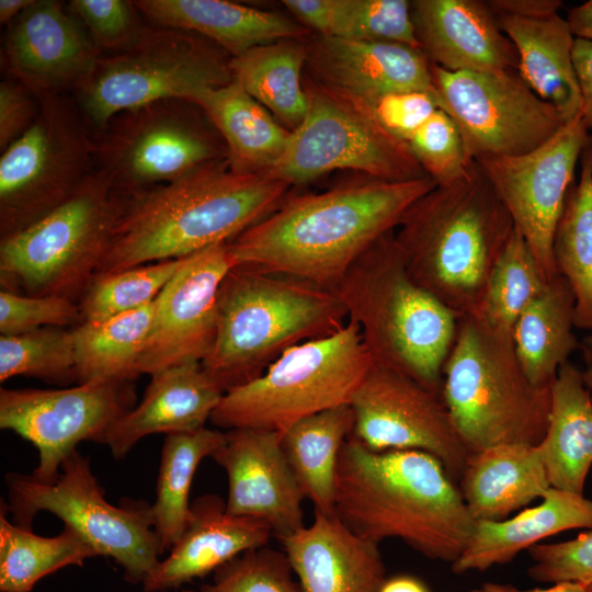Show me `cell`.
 <instances>
[{
    "label": "cell",
    "mask_w": 592,
    "mask_h": 592,
    "mask_svg": "<svg viewBox=\"0 0 592 592\" xmlns=\"http://www.w3.org/2000/svg\"><path fill=\"white\" fill-rule=\"evenodd\" d=\"M374 361L358 326L297 344L259 377L226 391L210 422L228 430L260 429L284 433L297 421L344 405Z\"/></svg>",
    "instance_id": "obj_9"
},
{
    "label": "cell",
    "mask_w": 592,
    "mask_h": 592,
    "mask_svg": "<svg viewBox=\"0 0 592 592\" xmlns=\"http://www.w3.org/2000/svg\"><path fill=\"white\" fill-rule=\"evenodd\" d=\"M351 407L353 436L368 448L418 449L437 458L459 480L469 455L442 394L396 368L373 363Z\"/></svg>",
    "instance_id": "obj_18"
},
{
    "label": "cell",
    "mask_w": 592,
    "mask_h": 592,
    "mask_svg": "<svg viewBox=\"0 0 592 592\" xmlns=\"http://www.w3.org/2000/svg\"><path fill=\"white\" fill-rule=\"evenodd\" d=\"M33 2L34 0H1L0 23L8 26Z\"/></svg>",
    "instance_id": "obj_56"
},
{
    "label": "cell",
    "mask_w": 592,
    "mask_h": 592,
    "mask_svg": "<svg viewBox=\"0 0 592 592\" xmlns=\"http://www.w3.org/2000/svg\"><path fill=\"white\" fill-rule=\"evenodd\" d=\"M573 328L574 297L568 282L557 275L521 312L511 333L533 384L551 387L560 366L580 349Z\"/></svg>",
    "instance_id": "obj_33"
},
{
    "label": "cell",
    "mask_w": 592,
    "mask_h": 592,
    "mask_svg": "<svg viewBox=\"0 0 592 592\" xmlns=\"http://www.w3.org/2000/svg\"><path fill=\"white\" fill-rule=\"evenodd\" d=\"M272 535L264 522L230 514L218 496L198 497L168 557L143 581L144 592L175 589L203 578L241 554L266 546Z\"/></svg>",
    "instance_id": "obj_24"
},
{
    "label": "cell",
    "mask_w": 592,
    "mask_h": 592,
    "mask_svg": "<svg viewBox=\"0 0 592 592\" xmlns=\"http://www.w3.org/2000/svg\"><path fill=\"white\" fill-rule=\"evenodd\" d=\"M590 143L580 160L578 181L571 186L553 240L557 274L574 297V327L592 330V164Z\"/></svg>",
    "instance_id": "obj_38"
},
{
    "label": "cell",
    "mask_w": 592,
    "mask_h": 592,
    "mask_svg": "<svg viewBox=\"0 0 592 592\" xmlns=\"http://www.w3.org/2000/svg\"><path fill=\"white\" fill-rule=\"evenodd\" d=\"M278 539L304 592H379L386 580L378 545L335 514L315 512L310 525Z\"/></svg>",
    "instance_id": "obj_25"
},
{
    "label": "cell",
    "mask_w": 592,
    "mask_h": 592,
    "mask_svg": "<svg viewBox=\"0 0 592 592\" xmlns=\"http://www.w3.org/2000/svg\"><path fill=\"white\" fill-rule=\"evenodd\" d=\"M308 46L310 78L365 103L408 91L428 92L440 100L431 62L419 48L325 35Z\"/></svg>",
    "instance_id": "obj_22"
},
{
    "label": "cell",
    "mask_w": 592,
    "mask_h": 592,
    "mask_svg": "<svg viewBox=\"0 0 592 592\" xmlns=\"http://www.w3.org/2000/svg\"><path fill=\"white\" fill-rule=\"evenodd\" d=\"M136 401L132 382L90 380L64 389L0 390V428L31 442L38 464L31 476L53 481L82 441L100 442Z\"/></svg>",
    "instance_id": "obj_17"
},
{
    "label": "cell",
    "mask_w": 592,
    "mask_h": 592,
    "mask_svg": "<svg viewBox=\"0 0 592 592\" xmlns=\"http://www.w3.org/2000/svg\"><path fill=\"white\" fill-rule=\"evenodd\" d=\"M572 59L581 94V115L592 144V42L576 37Z\"/></svg>",
    "instance_id": "obj_51"
},
{
    "label": "cell",
    "mask_w": 592,
    "mask_h": 592,
    "mask_svg": "<svg viewBox=\"0 0 592 592\" xmlns=\"http://www.w3.org/2000/svg\"><path fill=\"white\" fill-rule=\"evenodd\" d=\"M542 499L513 517L475 521L463 551L451 565L453 572L486 571L563 531L592 530V500L583 494L551 487Z\"/></svg>",
    "instance_id": "obj_28"
},
{
    "label": "cell",
    "mask_w": 592,
    "mask_h": 592,
    "mask_svg": "<svg viewBox=\"0 0 592 592\" xmlns=\"http://www.w3.org/2000/svg\"><path fill=\"white\" fill-rule=\"evenodd\" d=\"M353 430L352 407L344 405L308 415L281 434L289 466L315 512L334 514L339 457Z\"/></svg>",
    "instance_id": "obj_34"
},
{
    "label": "cell",
    "mask_w": 592,
    "mask_h": 592,
    "mask_svg": "<svg viewBox=\"0 0 592 592\" xmlns=\"http://www.w3.org/2000/svg\"><path fill=\"white\" fill-rule=\"evenodd\" d=\"M102 55L82 23L57 0H34L7 26L9 77L35 94L76 92Z\"/></svg>",
    "instance_id": "obj_20"
},
{
    "label": "cell",
    "mask_w": 592,
    "mask_h": 592,
    "mask_svg": "<svg viewBox=\"0 0 592 592\" xmlns=\"http://www.w3.org/2000/svg\"><path fill=\"white\" fill-rule=\"evenodd\" d=\"M406 145L436 185H446L460 179L475 164L457 125L441 109L433 113Z\"/></svg>",
    "instance_id": "obj_44"
},
{
    "label": "cell",
    "mask_w": 592,
    "mask_h": 592,
    "mask_svg": "<svg viewBox=\"0 0 592 592\" xmlns=\"http://www.w3.org/2000/svg\"><path fill=\"white\" fill-rule=\"evenodd\" d=\"M590 143L579 114L527 153L476 161L547 282L558 275L553 258L554 234L567 195L576 182L578 162Z\"/></svg>",
    "instance_id": "obj_16"
},
{
    "label": "cell",
    "mask_w": 592,
    "mask_h": 592,
    "mask_svg": "<svg viewBox=\"0 0 592 592\" xmlns=\"http://www.w3.org/2000/svg\"><path fill=\"white\" fill-rule=\"evenodd\" d=\"M334 514L372 543L397 538L451 565L475 525L437 458L418 449L376 452L353 435L339 457Z\"/></svg>",
    "instance_id": "obj_3"
},
{
    "label": "cell",
    "mask_w": 592,
    "mask_h": 592,
    "mask_svg": "<svg viewBox=\"0 0 592 592\" xmlns=\"http://www.w3.org/2000/svg\"><path fill=\"white\" fill-rule=\"evenodd\" d=\"M460 493L475 521H500L551 488L539 445L504 444L470 453Z\"/></svg>",
    "instance_id": "obj_29"
},
{
    "label": "cell",
    "mask_w": 592,
    "mask_h": 592,
    "mask_svg": "<svg viewBox=\"0 0 592 592\" xmlns=\"http://www.w3.org/2000/svg\"><path fill=\"white\" fill-rule=\"evenodd\" d=\"M235 267L228 242L189 255L155 300L150 333L140 361V373L202 363L217 332L220 285Z\"/></svg>",
    "instance_id": "obj_19"
},
{
    "label": "cell",
    "mask_w": 592,
    "mask_h": 592,
    "mask_svg": "<svg viewBox=\"0 0 592 592\" xmlns=\"http://www.w3.org/2000/svg\"><path fill=\"white\" fill-rule=\"evenodd\" d=\"M591 164H592V147H591Z\"/></svg>",
    "instance_id": "obj_59"
},
{
    "label": "cell",
    "mask_w": 592,
    "mask_h": 592,
    "mask_svg": "<svg viewBox=\"0 0 592 592\" xmlns=\"http://www.w3.org/2000/svg\"><path fill=\"white\" fill-rule=\"evenodd\" d=\"M197 107L167 99L119 113L95 139L98 168L116 191L133 195L227 159L225 144L202 123Z\"/></svg>",
    "instance_id": "obj_14"
},
{
    "label": "cell",
    "mask_w": 592,
    "mask_h": 592,
    "mask_svg": "<svg viewBox=\"0 0 592 592\" xmlns=\"http://www.w3.org/2000/svg\"><path fill=\"white\" fill-rule=\"evenodd\" d=\"M183 592H304L286 555L266 546L248 550L215 571L212 583Z\"/></svg>",
    "instance_id": "obj_45"
},
{
    "label": "cell",
    "mask_w": 592,
    "mask_h": 592,
    "mask_svg": "<svg viewBox=\"0 0 592 592\" xmlns=\"http://www.w3.org/2000/svg\"><path fill=\"white\" fill-rule=\"evenodd\" d=\"M435 89L470 157H512L547 141L567 122L516 70L448 71L431 64Z\"/></svg>",
    "instance_id": "obj_15"
},
{
    "label": "cell",
    "mask_w": 592,
    "mask_h": 592,
    "mask_svg": "<svg viewBox=\"0 0 592 592\" xmlns=\"http://www.w3.org/2000/svg\"><path fill=\"white\" fill-rule=\"evenodd\" d=\"M367 104L382 126L405 144L441 109L439 98L421 91L391 93Z\"/></svg>",
    "instance_id": "obj_49"
},
{
    "label": "cell",
    "mask_w": 592,
    "mask_h": 592,
    "mask_svg": "<svg viewBox=\"0 0 592 592\" xmlns=\"http://www.w3.org/2000/svg\"><path fill=\"white\" fill-rule=\"evenodd\" d=\"M134 4L152 25L195 33L231 57L309 34L301 23L282 14L226 0H137Z\"/></svg>",
    "instance_id": "obj_27"
},
{
    "label": "cell",
    "mask_w": 592,
    "mask_h": 592,
    "mask_svg": "<svg viewBox=\"0 0 592 592\" xmlns=\"http://www.w3.org/2000/svg\"><path fill=\"white\" fill-rule=\"evenodd\" d=\"M566 19L574 37L592 42V0L573 7Z\"/></svg>",
    "instance_id": "obj_53"
},
{
    "label": "cell",
    "mask_w": 592,
    "mask_h": 592,
    "mask_svg": "<svg viewBox=\"0 0 592 592\" xmlns=\"http://www.w3.org/2000/svg\"><path fill=\"white\" fill-rule=\"evenodd\" d=\"M550 486L583 494L592 467V399L582 371L567 362L550 387V414L539 444Z\"/></svg>",
    "instance_id": "obj_32"
},
{
    "label": "cell",
    "mask_w": 592,
    "mask_h": 592,
    "mask_svg": "<svg viewBox=\"0 0 592 592\" xmlns=\"http://www.w3.org/2000/svg\"><path fill=\"white\" fill-rule=\"evenodd\" d=\"M212 458L226 471L230 514L260 520L277 538L304 524L305 496L282 446L281 433L232 429Z\"/></svg>",
    "instance_id": "obj_21"
},
{
    "label": "cell",
    "mask_w": 592,
    "mask_h": 592,
    "mask_svg": "<svg viewBox=\"0 0 592 592\" xmlns=\"http://www.w3.org/2000/svg\"><path fill=\"white\" fill-rule=\"evenodd\" d=\"M5 483L10 499L7 509L19 526L32 530L39 511L50 512L81 535L96 556L111 557L121 565L125 579L133 583H143L159 563L161 549L151 505L143 501L124 506L107 502L89 458L77 449L65 459L53 481L10 473Z\"/></svg>",
    "instance_id": "obj_11"
},
{
    "label": "cell",
    "mask_w": 592,
    "mask_h": 592,
    "mask_svg": "<svg viewBox=\"0 0 592 592\" xmlns=\"http://www.w3.org/2000/svg\"><path fill=\"white\" fill-rule=\"evenodd\" d=\"M587 592H592V582L585 587Z\"/></svg>",
    "instance_id": "obj_58"
},
{
    "label": "cell",
    "mask_w": 592,
    "mask_h": 592,
    "mask_svg": "<svg viewBox=\"0 0 592 592\" xmlns=\"http://www.w3.org/2000/svg\"><path fill=\"white\" fill-rule=\"evenodd\" d=\"M219 430L206 426L164 437L151 505L153 528L161 554L170 550L181 536L190 512V491L194 474L205 457H212L225 443Z\"/></svg>",
    "instance_id": "obj_39"
},
{
    "label": "cell",
    "mask_w": 592,
    "mask_h": 592,
    "mask_svg": "<svg viewBox=\"0 0 592 592\" xmlns=\"http://www.w3.org/2000/svg\"><path fill=\"white\" fill-rule=\"evenodd\" d=\"M379 592H430L429 589L417 578L410 576H397L386 579Z\"/></svg>",
    "instance_id": "obj_55"
},
{
    "label": "cell",
    "mask_w": 592,
    "mask_h": 592,
    "mask_svg": "<svg viewBox=\"0 0 592 592\" xmlns=\"http://www.w3.org/2000/svg\"><path fill=\"white\" fill-rule=\"evenodd\" d=\"M5 505L0 514V591L30 592L45 576L67 566H82L96 556L93 548L73 528L65 525L53 537L38 536L32 530L11 523Z\"/></svg>",
    "instance_id": "obj_40"
},
{
    "label": "cell",
    "mask_w": 592,
    "mask_h": 592,
    "mask_svg": "<svg viewBox=\"0 0 592 592\" xmlns=\"http://www.w3.org/2000/svg\"><path fill=\"white\" fill-rule=\"evenodd\" d=\"M513 44L517 73L543 100L569 121L581 114V94L573 66L574 35L558 14L539 19L494 16Z\"/></svg>",
    "instance_id": "obj_30"
},
{
    "label": "cell",
    "mask_w": 592,
    "mask_h": 592,
    "mask_svg": "<svg viewBox=\"0 0 592 592\" xmlns=\"http://www.w3.org/2000/svg\"><path fill=\"white\" fill-rule=\"evenodd\" d=\"M126 200L98 168L65 202L1 237L2 289L81 299L107 251Z\"/></svg>",
    "instance_id": "obj_8"
},
{
    "label": "cell",
    "mask_w": 592,
    "mask_h": 592,
    "mask_svg": "<svg viewBox=\"0 0 592 592\" xmlns=\"http://www.w3.org/2000/svg\"><path fill=\"white\" fill-rule=\"evenodd\" d=\"M36 95L35 121L1 152V237L49 213L98 169L95 139L76 100L66 93Z\"/></svg>",
    "instance_id": "obj_13"
},
{
    "label": "cell",
    "mask_w": 592,
    "mask_h": 592,
    "mask_svg": "<svg viewBox=\"0 0 592 592\" xmlns=\"http://www.w3.org/2000/svg\"><path fill=\"white\" fill-rule=\"evenodd\" d=\"M546 283L530 247L514 227L490 274L481 305L474 315L496 329L512 333L521 312Z\"/></svg>",
    "instance_id": "obj_41"
},
{
    "label": "cell",
    "mask_w": 592,
    "mask_h": 592,
    "mask_svg": "<svg viewBox=\"0 0 592 592\" xmlns=\"http://www.w3.org/2000/svg\"><path fill=\"white\" fill-rule=\"evenodd\" d=\"M221 50L195 33L146 25L127 48L101 55L75 100L87 125L101 133L125 111L167 99L192 101L230 83V58Z\"/></svg>",
    "instance_id": "obj_10"
},
{
    "label": "cell",
    "mask_w": 592,
    "mask_h": 592,
    "mask_svg": "<svg viewBox=\"0 0 592 592\" xmlns=\"http://www.w3.org/2000/svg\"><path fill=\"white\" fill-rule=\"evenodd\" d=\"M436 186L429 175L364 182L285 198L228 242L235 266L280 274L335 291L352 264L394 231L406 212Z\"/></svg>",
    "instance_id": "obj_1"
},
{
    "label": "cell",
    "mask_w": 592,
    "mask_h": 592,
    "mask_svg": "<svg viewBox=\"0 0 592 592\" xmlns=\"http://www.w3.org/2000/svg\"><path fill=\"white\" fill-rule=\"evenodd\" d=\"M580 350L585 363V368L582 371V377L592 399V334L585 337L580 342Z\"/></svg>",
    "instance_id": "obj_57"
},
{
    "label": "cell",
    "mask_w": 592,
    "mask_h": 592,
    "mask_svg": "<svg viewBox=\"0 0 592 592\" xmlns=\"http://www.w3.org/2000/svg\"><path fill=\"white\" fill-rule=\"evenodd\" d=\"M411 16L431 64L448 71L517 69L515 48L486 1L415 0Z\"/></svg>",
    "instance_id": "obj_23"
},
{
    "label": "cell",
    "mask_w": 592,
    "mask_h": 592,
    "mask_svg": "<svg viewBox=\"0 0 592 592\" xmlns=\"http://www.w3.org/2000/svg\"><path fill=\"white\" fill-rule=\"evenodd\" d=\"M470 592H587L584 585L576 582L551 584L547 589L520 590L511 584L486 582Z\"/></svg>",
    "instance_id": "obj_54"
},
{
    "label": "cell",
    "mask_w": 592,
    "mask_h": 592,
    "mask_svg": "<svg viewBox=\"0 0 592 592\" xmlns=\"http://www.w3.org/2000/svg\"><path fill=\"white\" fill-rule=\"evenodd\" d=\"M308 30L319 35L400 43L420 48L407 0H284Z\"/></svg>",
    "instance_id": "obj_36"
},
{
    "label": "cell",
    "mask_w": 592,
    "mask_h": 592,
    "mask_svg": "<svg viewBox=\"0 0 592 592\" xmlns=\"http://www.w3.org/2000/svg\"><path fill=\"white\" fill-rule=\"evenodd\" d=\"M72 328L46 327L0 337V380L15 376L47 382L77 380Z\"/></svg>",
    "instance_id": "obj_43"
},
{
    "label": "cell",
    "mask_w": 592,
    "mask_h": 592,
    "mask_svg": "<svg viewBox=\"0 0 592 592\" xmlns=\"http://www.w3.org/2000/svg\"><path fill=\"white\" fill-rule=\"evenodd\" d=\"M308 52V44L284 39L257 46L229 60L232 81L291 132L299 127L307 112L301 70Z\"/></svg>",
    "instance_id": "obj_35"
},
{
    "label": "cell",
    "mask_w": 592,
    "mask_h": 592,
    "mask_svg": "<svg viewBox=\"0 0 592 592\" xmlns=\"http://www.w3.org/2000/svg\"><path fill=\"white\" fill-rule=\"evenodd\" d=\"M67 7L101 50L113 53L127 48L146 26L134 1L71 0Z\"/></svg>",
    "instance_id": "obj_47"
},
{
    "label": "cell",
    "mask_w": 592,
    "mask_h": 592,
    "mask_svg": "<svg viewBox=\"0 0 592 592\" xmlns=\"http://www.w3.org/2000/svg\"><path fill=\"white\" fill-rule=\"evenodd\" d=\"M494 16L508 15L539 19L558 14L562 7L560 0H490L486 1Z\"/></svg>",
    "instance_id": "obj_52"
},
{
    "label": "cell",
    "mask_w": 592,
    "mask_h": 592,
    "mask_svg": "<svg viewBox=\"0 0 592 592\" xmlns=\"http://www.w3.org/2000/svg\"><path fill=\"white\" fill-rule=\"evenodd\" d=\"M513 221L478 163L406 212L395 237L410 276L459 317L478 311Z\"/></svg>",
    "instance_id": "obj_4"
},
{
    "label": "cell",
    "mask_w": 592,
    "mask_h": 592,
    "mask_svg": "<svg viewBox=\"0 0 592 592\" xmlns=\"http://www.w3.org/2000/svg\"><path fill=\"white\" fill-rule=\"evenodd\" d=\"M192 102L202 109L224 140L232 171L265 174L284 153L292 132L237 82L205 90Z\"/></svg>",
    "instance_id": "obj_31"
},
{
    "label": "cell",
    "mask_w": 592,
    "mask_h": 592,
    "mask_svg": "<svg viewBox=\"0 0 592 592\" xmlns=\"http://www.w3.org/2000/svg\"><path fill=\"white\" fill-rule=\"evenodd\" d=\"M80 306L58 295L32 296L1 289L0 333L15 335L46 327L78 326Z\"/></svg>",
    "instance_id": "obj_46"
},
{
    "label": "cell",
    "mask_w": 592,
    "mask_h": 592,
    "mask_svg": "<svg viewBox=\"0 0 592 592\" xmlns=\"http://www.w3.org/2000/svg\"><path fill=\"white\" fill-rule=\"evenodd\" d=\"M155 303V301H153ZM72 328L77 382H133L150 333L155 305Z\"/></svg>",
    "instance_id": "obj_37"
},
{
    "label": "cell",
    "mask_w": 592,
    "mask_h": 592,
    "mask_svg": "<svg viewBox=\"0 0 592 592\" xmlns=\"http://www.w3.org/2000/svg\"><path fill=\"white\" fill-rule=\"evenodd\" d=\"M224 394L202 363L161 369L150 375L141 401L121 417L99 443L121 459L148 435L196 431L210 420Z\"/></svg>",
    "instance_id": "obj_26"
},
{
    "label": "cell",
    "mask_w": 592,
    "mask_h": 592,
    "mask_svg": "<svg viewBox=\"0 0 592 592\" xmlns=\"http://www.w3.org/2000/svg\"><path fill=\"white\" fill-rule=\"evenodd\" d=\"M442 398L468 453L504 445H539L550 414V387L528 378L512 334L478 315L458 318L442 371Z\"/></svg>",
    "instance_id": "obj_7"
},
{
    "label": "cell",
    "mask_w": 592,
    "mask_h": 592,
    "mask_svg": "<svg viewBox=\"0 0 592 592\" xmlns=\"http://www.w3.org/2000/svg\"><path fill=\"white\" fill-rule=\"evenodd\" d=\"M39 111L38 96L25 84L8 77L0 83V149L5 150L33 124Z\"/></svg>",
    "instance_id": "obj_50"
},
{
    "label": "cell",
    "mask_w": 592,
    "mask_h": 592,
    "mask_svg": "<svg viewBox=\"0 0 592 592\" xmlns=\"http://www.w3.org/2000/svg\"><path fill=\"white\" fill-rule=\"evenodd\" d=\"M287 189L264 173L235 172L223 159L127 195L96 275L229 242L272 214Z\"/></svg>",
    "instance_id": "obj_2"
},
{
    "label": "cell",
    "mask_w": 592,
    "mask_h": 592,
    "mask_svg": "<svg viewBox=\"0 0 592 592\" xmlns=\"http://www.w3.org/2000/svg\"><path fill=\"white\" fill-rule=\"evenodd\" d=\"M335 292L375 363L442 394V371L458 316L410 276L395 230L352 264Z\"/></svg>",
    "instance_id": "obj_6"
},
{
    "label": "cell",
    "mask_w": 592,
    "mask_h": 592,
    "mask_svg": "<svg viewBox=\"0 0 592 592\" xmlns=\"http://www.w3.org/2000/svg\"><path fill=\"white\" fill-rule=\"evenodd\" d=\"M348 321L335 291L235 266L218 292L216 338L202 366L226 392L259 377L291 348L333 334Z\"/></svg>",
    "instance_id": "obj_5"
},
{
    "label": "cell",
    "mask_w": 592,
    "mask_h": 592,
    "mask_svg": "<svg viewBox=\"0 0 592 592\" xmlns=\"http://www.w3.org/2000/svg\"><path fill=\"white\" fill-rule=\"evenodd\" d=\"M186 258L96 275L79 303L82 321L102 320L151 305Z\"/></svg>",
    "instance_id": "obj_42"
},
{
    "label": "cell",
    "mask_w": 592,
    "mask_h": 592,
    "mask_svg": "<svg viewBox=\"0 0 592 592\" xmlns=\"http://www.w3.org/2000/svg\"><path fill=\"white\" fill-rule=\"evenodd\" d=\"M304 87L305 118L265 174L288 186L341 169L383 181L426 175L408 146L382 126L367 103L312 78Z\"/></svg>",
    "instance_id": "obj_12"
},
{
    "label": "cell",
    "mask_w": 592,
    "mask_h": 592,
    "mask_svg": "<svg viewBox=\"0 0 592 592\" xmlns=\"http://www.w3.org/2000/svg\"><path fill=\"white\" fill-rule=\"evenodd\" d=\"M533 565L527 574L537 582H576L584 587L592 582V530L573 539L540 543L532 547Z\"/></svg>",
    "instance_id": "obj_48"
}]
</instances>
